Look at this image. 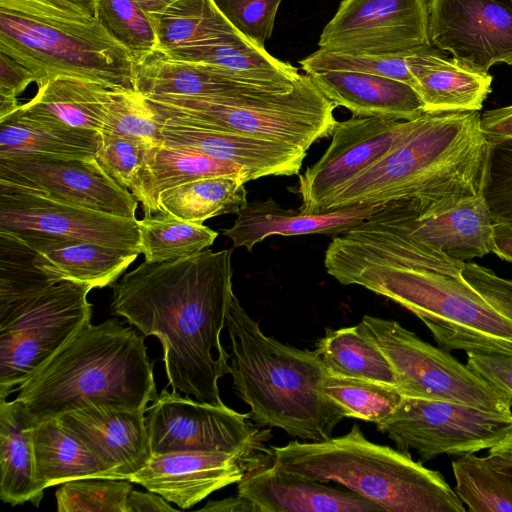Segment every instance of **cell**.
I'll return each instance as SVG.
<instances>
[{"mask_svg":"<svg viewBox=\"0 0 512 512\" xmlns=\"http://www.w3.org/2000/svg\"><path fill=\"white\" fill-rule=\"evenodd\" d=\"M384 204L353 205L334 211L309 214L300 209H286L272 198L248 202L237 214L234 224L223 231L233 247L251 252L265 238L305 234L337 235L362 223Z\"/></svg>","mask_w":512,"mask_h":512,"instance_id":"23","label":"cell"},{"mask_svg":"<svg viewBox=\"0 0 512 512\" xmlns=\"http://www.w3.org/2000/svg\"><path fill=\"white\" fill-rule=\"evenodd\" d=\"M231 251L144 261L112 285L113 314L159 339L172 391L216 405L224 404L218 381L229 374L220 336L234 294Z\"/></svg>","mask_w":512,"mask_h":512,"instance_id":"1","label":"cell"},{"mask_svg":"<svg viewBox=\"0 0 512 512\" xmlns=\"http://www.w3.org/2000/svg\"><path fill=\"white\" fill-rule=\"evenodd\" d=\"M480 127L489 142L512 138V105L481 114Z\"/></svg>","mask_w":512,"mask_h":512,"instance_id":"51","label":"cell"},{"mask_svg":"<svg viewBox=\"0 0 512 512\" xmlns=\"http://www.w3.org/2000/svg\"><path fill=\"white\" fill-rule=\"evenodd\" d=\"M216 176L242 177L250 181L248 171L240 165L195 150L163 144L149 149L129 190L142 204L147 216L159 212L157 200L161 192L187 182Z\"/></svg>","mask_w":512,"mask_h":512,"instance_id":"28","label":"cell"},{"mask_svg":"<svg viewBox=\"0 0 512 512\" xmlns=\"http://www.w3.org/2000/svg\"><path fill=\"white\" fill-rule=\"evenodd\" d=\"M96 16L135 61L158 52L153 20L136 0H97Z\"/></svg>","mask_w":512,"mask_h":512,"instance_id":"41","label":"cell"},{"mask_svg":"<svg viewBox=\"0 0 512 512\" xmlns=\"http://www.w3.org/2000/svg\"><path fill=\"white\" fill-rule=\"evenodd\" d=\"M455 492L470 512H512V481L487 457L474 453L452 462Z\"/></svg>","mask_w":512,"mask_h":512,"instance_id":"38","label":"cell"},{"mask_svg":"<svg viewBox=\"0 0 512 512\" xmlns=\"http://www.w3.org/2000/svg\"><path fill=\"white\" fill-rule=\"evenodd\" d=\"M246 182L233 176L187 182L161 192L158 211L199 224L215 216L238 214L248 203Z\"/></svg>","mask_w":512,"mask_h":512,"instance_id":"34","label":"cell"},{"mask_svg":"<svg viewBox=\"0 0 512 512\" xmlns=\"http://www.w3.org/2000/svg\"><path fill=\"white\" fill-rule=\"evenodd\" d=\"M274 462L272 446L246 452L179 451L152 455L128 480L189 509L230 484Z\"/></svg>","mask_w":512,"mask_h":512,"instance_id":"18","label":"cell"},{"mask_svg":"<svg viewBox=\"0 0 512 512\" xmlns=\"http://www.w3.org/2000/svg\"><path fill=\"white\" fill-rule=\"evenodd\" d=\"M132 485L126 479L85 478L61 484L58 512H127Z\"/></svg>","mask_w":512,"mask_h":512,"instance_id":"42","label":"cell"},{"mask_svg":"<svg viewBox=\"0 0 512 512\" xmlns=\"http://www.w3.org/2000/svg\"><path fill=\"white\" fill-rule=\"evenodd\" d=\"M177 511L157 493L131 490L127 499V512Z\"/></svg>","mask_w":512,"mask_h":512,"instance_id":"52","label":"cell"},{"mask_svg":"<svg viewBox=\"0 0 512 512\" xmlns=\"http://www.w3.org/2000/svg\"><path fill=\"white\" fill-rule=\"evenodd\" d=\"M327 273L362 286L415 314L446 351L512 355V279L466 261L460 277L393 263L335 235L324 256Z\"/></svg>","mask_w":512,"mask_h":512,"instance_id":"2","label":"cell"},{"mask_svg":"<svg viewBox=\"0 0 512 512\" xmlns=\"http://www.w3.org/2000/svg\"><path fill=\"white\" fill-rule=\"evenodd\" d=\"M21 104L16 97L0 95V120H3L14 114Z\"/></svg>","mask_w":512,"mask_h":512,"instance_id":"57","label":"cell"},{"mask_svg":"<svg viewBox=\"0 0 512 512\" xmlns=\"http://www.w3.org/2000/svg\"><path fill=\"white\" fill-rule=\"evenodd\" d=\"M430 0H342L323 28L320 49L376 57L432 48Z\"/></svg>","mask_w":512,"mask_h":512,"instance_id":"13","label":"cell"},{"mask_svg":"<svg viewBox=\"0 0 512 512\" xmlns=\"http://www.w3.org/2000/svg\"><path fill=\"white\" fill-rule=\"evenodd\" d=\"M0 182L103 213L136 219L137 199L110 177L96 158L2 157Z\"/></svg>","mask_w":512,"mask_h":512,"instance_id":"16","label":"cell"},{"mask_svg":"<svg viewBox=\"0 0 512 512\" xmlns=\"http://www.w3.org/2000/svg\"><path fill=\"white\" fill-rule=\"evenodd\" d=\"M101 135L97 162L119 185L129 190L152 145L137 138Z\"/></svg>","mask_w":512,"mask_h":512,"instance_id":"47","label":"cell"},{"mask_svg":"<svg viewBox=\"0 0 512 512\" xmlns=\"http://www.w3.org/2000/svg\"><path fill=\"white\" fill-rule=\"evenodd\" d=\"M33 446L36 479L44 490L77 479H110L89 449L57 418L36 424Z\"/></svg>","mask_w":512,"mask_h":512,"instance_id":"33","label":"cell"},{"mask_svg":"<svg viewBox=\"0 0 512 512\" xmlns=\"http://www.w3.org/2000/svg\"><path fill=\"white\" fill-rule=\"evenodd\" d=\"M0 9L36 18L84 20L97 17V0H0Z\"/></svg>","mask_w":512,"mask_h":512,"instance_id":"48","label":"cell"},{"mask_svg":"<svg viewBox=\"0 0 512 512\" xmlns=\"http://www.w3.org/2000/svg\"><path fill=\"white\" fill-rule=\"evenodd\" d=\"M37 87L36 95L18 110L72 128L97 132L103 128L110 104L118 92L123 91L64 75L51 77Z\"/></svg>","mask_w":512,"mask_h":512,"instance_id":"29","label":"cell"},{"mask_svg":"<svg viewBox=\"0 0 512 512\" xmlns=\"http://www.w3.org/2000/svg\"><path fill=\"white\" fill-rule=\"evenodd\" d=\"M482 194L494 222L512 223V138L490 142Z\"/></svg>","mask_w":512,"mask_h":512,"instance_id":"45","label":"cell"},{"mask_svg":"<svg viewBox=\"0 0 512 512\" xmlns=\"http://www.w3.org/2000/svg\"><path fill=\"white\" fill-rule=\"evenodd\" d=\"M56 283L36 265L33 250L19 234L0 230V312Z\"/></svg>","mask_w":512,"mask_h":512,"instance_id":"40","label":"cell"},{"mask_svg":"<svg viewBox=\"0 0 512 512\" xmlns=\"http://www.w3.org/2000/svg\"><path fill=\"white\" fill-rule=\"evenodd\" d=\"M479 111L425 113L393 150L341 188L321 213L417 201L430 216L482 193L490 142Z\"/></svg>","mask_w":512,"mask_h":512,"instance_id":"3","label":"cell"},{"mask_svg":"<svg viewBox=\"0 0 512 512\" xmlns=\"http://www.w3.org/2000/svg\"><path fill=\"white\" fill-rule=\"evenodd\" d=\"M140 250L148 263L174 261L195 255L213 244L218 233L165 212L137 220Z\"/></svg>","mask_w":512,"mask_h":512,"instance_id":"37","label":"cell"},{"mask_svg":"<svg viewBox=\"0 0 512 512\" xmlns=\"http://www.w3.org/2000/svg\"><path fill=\"white\" fill-rule=\"evenodd\" d=\"M0 230L94 242L141 253L137 219L60 201L0 182Z\"/></svg>","mask_w":512,"mask_h":512,"instance_id":"15","label":"cell"},{"mask_svg":"<svg viewBox=\"0 0 512 512\" xmlns=\"http://www.w3.org/2000/svg\"><path fill=\"white\" fill-rule=\"evenodd\" d=\"M358 325L388 358L396 373L397 389L404 396L512 414L511 394L397 321L365 315Z\"/></svg>","mask_w":512,"mask_h":512,"instance_id":"10","label":"cell"},{"mask_svg":"<svg viewBox=\"0 0 512 512\" xmlns=\"http://www.w3.org/2000/svg\"><path fill=\"white\" fill-rule=\"evenodd\" d=\"M274 464L322 483L334 482L389 512H465L443 475L408 451L369 441L358 425L324 441L272 447Z\"/></svg>","mask_w":512,"mask_h":512,"instance_id":"6","label":"cell"},{"mask_svg":"<svg viewBox=\"0 0 512 512\" xmlns=\"http://www.w3.org/2000/svg\"><path fill=\"white\" fill-rule=\"evenodd\" d=\"M90 290L61 281L0 312V400L91 323Z\"/></svg>","mask_w":512,"mask_h":512,"instance_id":"9","label":"cell"},{"mask_svg":"<svg viewBox=\"0 0 512 512\" xmlns=\"http://www.w3.org/2000/svg\"><path fill=\"white\" fill-rule=\"evenodd\" d=\"M424 116L425 113L412 120L352 116L337 121L324 154L299 176V209L309 214L321 213L341 188L393 150Z\"/></svg>","mask_w":512,"mask_h":512,"instance_id":"14","label":"cell"},{"mask_svg":"<svg viewBox=\"0 0 512 512\" xmlns=\"http://www.w3.org/2000/svg\"><path fill=\"white\" fill-rule=\"evenodd\" d=\"M323 391L344 418L375 424L389 417L404 396L392 385L330 372L325 378Z\"/></svg>","mask_w":512,"mask_h":512,"instance_id":"39","label":"cell"},{"mask_svg":"<svg viewBox=\"0 0 512 512\" xmlns=\"http://www.w3.org/2000/svg\"><path fill=\"white\" fill-rule=\"evenodd\" d=\"M36 422L16 398L0 400V498L12 506H38L44 489L36 479L33 429Z\"/></svg>","mask_w":512,"mask_h":512,"instance_id":"30","label":"cell"},{"mask_svg":"<svg viewBox=\"0 0 512 512\" xmlns=\"http://www.w3.org/2000/svg\"><path fill=\"white\" fill-rule=\"evenodd\" d=\"M162 55L174 60L219 66L240 77L286 91L291 90L301 76L297 67L273 57L265 48L257 46L243 35Z\"/></svg>","mask_w":512,"mask_h":512,"instance_id":"32","label":"cell"},{"mask_svg":"<svg viewBox=\"0 0 512 512\" xmlns=\"http://www.w3.org/2000/svg\"><path fill=\"white\" fill-rule=\"evenodd\" d=\"M146 412L152 455L270 448L266 446L270 428L252 424L248 413H239L225 404L198 401L163 388Z\"/></svg>","mask_w":512,"mask_h":512,"instance_id":"12","label":"cell"},{"mask_svg":"<svg viewBox=\"0 0 512 512\" xmlns=\"http://www.w3.org/2000/svg\"><path fill=\"white\" fill-rule=\"evenodd\" d=\"M152 20L161 54L242 35L214 0H178Z\"/></svg>","mask_w":512,"mask_h":512,"instance_id":"36","label":"cell"},{"mask_svg":"<svg viewBox=\"0 0 512 512\" xmlns=\"http://www.w3.org/2000/svg\"><path fill=\"white\" fill-rule=\"evenodd\" d=\"M467 365L494 386L512 395V355L466 352Z\"/></svg>","mask_w":512,"mask_h":512,"instance_id":"49","label":"cell"},{"mask_svg":"<svg viewBox=\"0 0 512 512\" xmlns=\"http://www.w3.org/2000/svg\"><path fill=\"white\" fill-rule=\"evenodd\" d=\"M164 144L202 152L245 168L251 180L299 174L307 151L286 143L233 132L209 130L159 119Z\"/></svg>","mask_w":512,"mask_h":512,"instance_id":"20","label":"cell"},{"mask_svg":"<svg viewBox=\"0 0 512 512\" xmlns=\"http://www.w3.org/2000/svg\"><path fill=\"white\" fill-rule=\"evenodd\" d=\"M14 233L31 247L36 265L45 274L57 282L71 281L91 289L112 286L140 254L78 239Z\"/></svg>","mask_w":512,"mask_h":512,"instance_id":"24","label":"cell"},{"mask_svg":"<svg viewBox=\"0 0 512 512\" xmlns=\"http://www.w3.org/2000/svg\"><path fill=\"white\" fill-rule=\"evenodd\" d=\"M145 411L90 405L59 422L95 456L110 479H126L152 456Z\"/></svg>","mask_w":512,"mask_h":512,"instance_id":"19","label":"cell"},{"mask_svg":"<svg viewBox=\"0 0 512 512\" xmlns=\"http://www.w3.org/2000/svg\"><path fill=\"white\" fill-rule=\"evenodd\" d=\"M229 374L238 397L259 427H277L303 441L332 437L344 418L328 400V370L314 351L267 336L233 294L226 317Z\"/></svg>","mask_w":512,"mask_h":512,"instance_id":"5","label":"cell"},{"mask_svg":"<svg viewBox=\"0 0 512 512\" xmlns=\"http://www.w3.org/2000/svg\"><path fill=\"white\" fill-rule=\"evenodd\" d=\"M314 352L330 373L397 388L396 373L388 358L359 325L326 329Z\"/></svg>","mask_w":512,"mask_h":512,"instance_id":"35","label":"cell"},{"mask_svg":"<svg viewBox=\"0 0 512 512\" xmlns=\"http://www.w3.org/2000/svg\"><path fill=\"white\" fill-rule=\"evenodd\" d=\"M135 62L136 89L144 96L245 97L288 92L219 66L174 60L158 52Z\"/></svg>","mask_w":512,"mask_h":512,"instance_id":"22","label":"cell"},{"mask_svg":"<svg viewBox=\"0 0 512 512\" xmlns=\"http://www.w3.org/2000/svg\"><path fill=\"white\" fill-rule=\"evenodd\" d=\"M282 0H214L231 25L248 40L264 48L271 37Z\"/></svg>","mask_w":512,"mask_h":512,"instance_id":"46","label":"cell"},{"mask_svg":"<svg viewBox=\"0 0 512 512\" xmlns=\"http://www.w3.org/2000/svg\"><path fill=\"white\" fill-rule=\"evenodd\" d=\"M142 9L152 17L157 16L178 0H136Z\"/></svg>","mask_w":512,"mask_h":512,"instance_id":"56","label":"cell"},{"mask_svg":"<svg viewBox=\"0 0 512 512\" xmlns=\"http://www.w3.org/2000/svg\"><path fill=\"white\" fill-rule=\"evenodd\" d=\"M101 134L141 139L152 146L164 144L161 122L138 91H120L109 106Z\"/></svg>","mask_w":512,"mask_h":512,"instance_id":"43","label":"cell"},{"mask_svg":"<svg viewBox=\"0 0 512 512\" xmlns=\"http://www.w3.org/2000/svg\"><path fill=\"white\" fill-rule=\"evenodd\" d=\"M492 252L501 259L512 262V223H493Z\"/></svg>","mask_w":512,"mask_h":512,"instance_id":"53","label":"cell"},{"mask_svg":"<svg viewBox=\"0 0 512 512\" xmlns=\"http://www.w3.org/2000/svg\"><path fill=\"white\" fill-rule=\"evenodd\" d=\"M144 96V95H143ZM158 119L286 143L306 151L331 136L337 107L301 74L286 93L245 97L144 96Z\"/></svg>","mask_w":512,"mask_h":512,"instance_id":"7","label":"cell"},{"mask_svg":"<svg viewBox=\"0 0 512 512\" xmlns=\"http://www.w3.org/2000/svg\"><path fill=\"white\" fill-rule=\"evenodd\" d=\"M238 494L256 512H380V507L355 492L329 487L278 468L261 466L237 483Z\"/></svg>","mask_w":512,"mask_h":512,"instance_id":"21","label":"cell"},{"mask_svg":"<svg viewBox=\"0 0 512 512\" xmlns=\"http://www.w3.org/2000/svg\"><path fill=\"white\" fill-rule=\"evenodd\" d=\"M200 511L216 512H256L255 506L243 496L225 498L218 501H208Z\"/></svg>","mask_w":512,"mask_h":512,"instance_id":"55","label":"cell"},{"mask_svg":"<svg viewBox=\"0 0 512 512\" xmlns=\"http://www.w3.org/2000/svg\"><path fill=\"white\" fill-rule=\"evenodd\" d=\"M429 38L479 73L512 65V0H430Z\"/></svg>","mask_w":512,"mask_h":512,"instance_id":"17","label":"cell"},{"mask_svg":"<svg viewBox=\"0 0 512 512\" xmlns=\"http://www.w3.org/2000/svg\"><path fill=\"white\" fill-rule=\"evenodd\" d=\"M145 337L117 319L90 323L18 386L16 399L37 424L90 405L146 412L158 393Z\"/></svg>","mask_w":512,"mask_h":512,"instance_id":"4","label":"cell"},{"mask_svg":"<svg viewBox=\"0 0 512 512\" xmlns=\"http://www.w3.org/2000/svg\"><path fill=\"white\" fill-rule=\"evenodd\" d=\"M425 113L480 111L491 92L492 76L476 72L430 49L406 57Z\"/></svg>","mask_w":512,"mask_h":512,"instance_id":"27","label":"cell"},{"mask_svg":"<svg viewBox=\"0 0 512 512\" xmlns=\"http://www.w3.org/2000/svg\"><path fill=\"white\" fill-rule=\"evenodd\" d=\"M406 57L352 55L319 48L300 60L299 64L307 74L327 71L370 73L403 81L414 88V79L408 68Z\"/></svg>","mask_w":512,"mask_h":512,"instance_id":"44","label":"cell"},{"mask_svg":"<svg viewBox=\"0 0 512 512\" xmlns=\"http://www.w3.org/2000/svg\"><path fill=\"white\" fill-rule=\"evenodd\" d=\"M33 82L37 78L31 70L0 52V95L17 98Z\"/></svg>","mask_w":512,"mask_h":512,"instance_id":"50","label":"cell"},{"mask_svg":"<svg viewBox=\"0 0 512 512\" xmlns=\"http://www.w3.org/2000/svg\"><path fill=\"white\" fill-rule=\"evenodd\" d=\"M403 201L413 234L450 258L466 262L492 252L494 221L482 193L426 217H421L423 208L418 202Z\"/></svg>","mask_w":512,"mask_h":512,"instance_id":"25","label":"cell"},{"mask_svg":"<svg viewBox=\"0 0 512 512\" xmlns=\"http://www.w3.org/2000/svg\"><path fill=\"white\" fill-rule=\"evenodd\" d=\"M0 52L31 70L37 85L64 75L137 91L133 54L97 17L46 19L0 9Z\"/></svg>","mask_w":512,"mask_h":512,"instance_id":"8","label":"cell"},{"mask_svg":"<svg viewBox=\"0 0 512 512\" xmlns=\"http://www.w3.org/2000/svg\"><path fill=\"white\" fill-rule=\"evenodd\" d=\"M487 459L496 468L509 472L512 470V428L494 446L489 449Z\"/></svg>","mask_w":512,"mask_h":512,"instance_id":"54","label":"cell"},{"mask_svg":"<svg viewBox=\"0 0 512 512\" xmlns=\"http://www.w3.org/2000/svg\"><path fill=\"white\" fill-rule=\"evenodd\" d=\"M309 75L329 100L353 116L412 120L425 113L417 91L397 79L351 71Z\"/></svg>","mask_w":512,"mask_h":512,"instance_id":"26","label":"cell"},{"mask_svg":"<svg viewBox=\"0 0 512 512\" xmlns=\"http://www.w3.org/2000/svg\"><path fill=\"white\" fill-rule=\"evenodd\" d=\"M397 449L424 460L490 449L512 428V414L449 401L403 396L397 409L376 423Z\"/></svg>","mask_w":512,"mask_h":512,"instance_id":"11","label":"cell"},{"mask_svg":"<svg viewBox=\"0 0 512 512\" xmlns=\"http://www.w3.org/2000/svg\"><path fill=\"white\" fill-rule=\"evenodd\" d=\"M101 144L100 132L72 128L20 110L0 120V158L45 155L93 159Z\"/></svg>","mask_w":512,"mask_h":512,"instance_id":"31","label":"cell"}]
</instances>
